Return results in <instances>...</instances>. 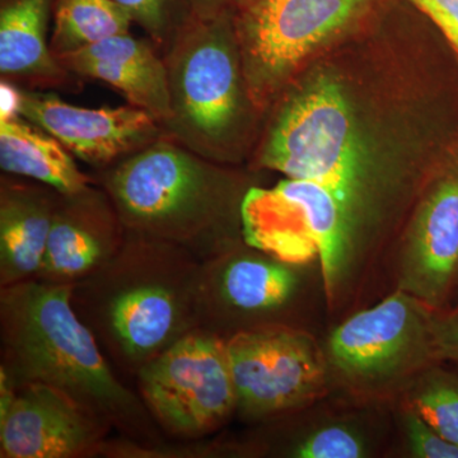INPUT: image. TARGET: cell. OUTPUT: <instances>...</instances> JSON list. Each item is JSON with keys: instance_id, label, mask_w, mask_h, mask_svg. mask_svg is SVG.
Segmentation results:
<instances>
[{"instance_id": "cell-21", "label": "cell", "mask_w": 458, "mask_h": 458, "mask_svg": "<svg viewBox=\"0 0 458 458\" xmlns=\"http://www.w3.org/2000/svg\"><path fill=\"white\" fill-rule=\"evenodd\" d=\"M122 5L132 22L146 32L147 38L164 55L185 23L192 0H114Z\"/></svg>"}, {"instance_id": "cell-6", "label": "cell", "mask_w": 458, "mask_h": 458, "mask_svg": "<svg viewBox=\"0 0 458 458\" xmlns=\"http://www.w3.org/2000/svg\"><path fill=\"white\" fill-rule=\"evenodd\" d=\"M242 236L246 245L289 264L318 255L330 300L343 291L358 262L342 208L313 181L288 179L271 189L252 186L242 203Z\"/></svg>"}, {"instance_id": "cell-9", "label": "cell", "mask_w": 458, "mask_h": 458, "mask_svg": "<svg viewBox=\"0 0 458 458\" xmlns=\"http://www.w3.org/2000/svg\"><path fill=\"white\" fill-rule=\"evenodd\" d=\"M237 410L267 417L310 403L324 390L325 369L309 336L288 327L225 337Z\"/></svg>"}, {"instance_id": "cell-17", "label": "cell", "mask_w": 458, "mask_h": 458, "mask_svg": "<svg viewBox=\"0 0 458 458\" xmlns=\"http://www.w3.org/2000/svg\"><path fill=\"white\" fill-rule=\"evenodd\" d=\"M59 194L38 181L0 177V288L38 276Z\"/></svg>"}, {"instance_id": "cell-10", "label": "cell", "mask_w": 458, "mask_h": 458, "mask_svg": "<svg viewBox=\"0 0 458 458\" xmlns=\"http://www.w3.org/2000/svg\"><path fill=\"white\" fill-rule=\"evenodd\" d=\"M426 304L400 291L346 319L328 339L334 369L358 386L390 381L417 360L436 358Z\"/></svg>"}, {"instance_id": "cell-2", "label": "cell", "mask_w": 458, "mask_h": 458, "mask_svg": "<svg viewBox=\"0 0 458 458\" xmlns=\"http://www.w3.org/2000/svg\"><path fill=\"white\" fill-rule=\"evenodd\" d=\"M201 265L185 249L126 231L122 249L72 288V306L108 360L137 376L200 328Z\"/></svg>"}, {"instance_id": "cell-27", "label": "cell", "mask_w": 458, "mask_h": 458, "mask_svg": "<svg viewBox=\"0 0 458 458\" xmlns=\"http://www.w3.org/2000/svg\"><path fill=\"white\" fill-rule=\"evenodd\" d=\"M343 2H346L349 3V4L354 5V7L360 12V13H363V12L366 11V9L369 8V5L375 2V0H343Z\"/></svg>"}, {"instance_id": "cell-26", "label": "cell", "mask_w": 458, "mask_h": 458, "mask_svg": "<svg viewBox=\"0 0 458 458\" xmlns=\"http://www.w3.org/2000/svg\"><path fill=\"white\" fill-rule=\"evenodd\" d=\"M0 120L14 119L20 116L21 89L8 81L0 80Z\"/></svg>"}, {"instance_id": "cell-4", "label": "cell", "mask_w": 458, "mask_h": 458, "mask_svg": "<svg viewBox=\"0 0 458 458\" xmlns=\"http://www.w3.org/2000/svg\"><path fill=\"white\" fill-rule=\"evenodd\" d=\"M218 0H192L164 54L172 114L165 137L218 162L242 153L256 106L247 84L234 14Z\"/></svg>"}, {"instance_id": "cell-8", "label": "cell", "mask_w": 458, "mask_h": 458, "mask_svg": "<svg viewBox=\"0 0 458 458\" xmlns=\"http://www.w3.org/2000/svg\"><path fill=\"white\" fill-rule=\"evenodd\" d=\"M300 284L294 264L240 243L201 265L200 328L225 339L252 328L283 327L279 319Z\"/></svg>"}, {"instance_id": "cell-15", "label": "cell", "mask_w": 458, "mask_h": 458, "mask_svg": "<svg viewBox=\"0 0 458 458\" xmlns=\"http://www.w3.org/2000/svg\"><path fill=\"white\" fill-rule=\"evenodd\" d=\"M56 59L82 80L114 87L129 105L143 108L161 126L170 119L167 69L164 56L148 38L125 33Z\"/></svg>"}, {"instance_id": "cell-28", "label": "cell", "mask_w": 458, "mask_h": 458, "mask_svg": "<svg viewBox=\"0 0 458 458\" xmlns=\"http://www.w3.org/2000/svg\"><path fill=\"white\" fill-rule=\"evenodd\" d=\"M218 2L225 3L228 7L234 8V11H237V9L242 8L243 5H246L250 0H218Z\"/></svg>"}, {"instance_id": "cell-25", "label": "cell", "mask_w": 458, "mask_h": 458, "mask_svg": "<svg viewBox=\"0 0 458 458\" xmlns=\"http://www.w3.org/2000/svg\"><path fill=\"white\" fill-rule=\"evenodd\" d=\"M433 348L436 360L458 363V307L445 315L434 316Z\"/></svg>"}, {"instance_id": "cell-20", "label": "cell", "mask_w": 458, "mask_h": 458, "mask_svg": "<svg viewBox=\"0 0 458 458\" xmlns=\"http://www.w3.org/2000/svg\"><path fill=\"white\" fill-rule=\"evenodd\" d=\"M414 410L448 442L458 445V377L433 373L419 386Z\"/></svg>"}, {"instance_id": "cell-14", "label": "cell", "mask_w": 458, "mask_h": 458, "mask_svg": "<svg viewBox=\"0 0 458 458\" xmlns=\"http://www.w3.org/2000/svg\"><path fill=\"white\" fill-rule=\"evenodd\" d=\"M400 291L442 310L458 295V172L428 191L403 247Z\"/></svg>"}, {"instance_id": "cell-19", "label": "cell", "mask_w": 458, "mask_h": 458, "mask_svg": "<svg viewBox=\"0 0 458 458\" xmlns=\"http://www.w3.org/2000/svg\"><path fill=\"white\" fill-rule=\"evenodd\" d=\"M49 47L55 57L131 33V17L114 0H55Z\"/></svg>"}, {"instance_id": "cell-3", "label": "cell", "mask_w": 458, "mask_h": 458, "mask_svg": "<svg viewBox=\"0 0 458 458\" xmlns=\"http://www.w3.org/2000/svg\"><path fill=\"white\" fill-rule=\"evenodd\" d=\"M92 176L126 231L179 246L200 261L245 242L242 203L252 186L171 138Z\"/></svg>"}, {"instance_id": "cell-5", "label": "cell", "mask_w": 458, "mask_h": 458, "mask_svg": "<svg viewBox=\"0 0 458 458\" xmlns=\"http://www.w3.org/2000/svg\"><path fill=\"white\" fill-rule=\"evenodd\" d=\"M255 152V167L327 188L351 228L355 254L375 209L379 177L370 164L343 84L318 73L286 93Z\"/></svg>"}, {"instance_id": "cell-24", "label": "cell", "mask_w": 458, "mask_h": 458, "mask_svg": "<svg viewBox=\"0 0 458 458\" xmlns=\"http://www.w3.org/2000/svg\"><path fill=\"white\" fill-rule=\"evenodd\" d=\"M439 27L458 54V0H406Z\"/></svg>"}, {"instance_id": "cell-12", "label": "cell", "mask_w": 458, "mask_h": 458, "mask_svg": "<svg viewBox=\"0 0 458 458\" xmlns=\"http://www.w3.org/2000/svg\"><path fill=\"white\" fill-rule=\"evenodd\" d=\"M111 430L62 391L42 384L21 385L0 417V457L92 456L101 454Z\"/></svg>"}, {"instance_id": "cell-13", "label": "cell", "mask_w": 458, "mask_h": 458, "mask_svg": "<svg viewBox=\"0 0 458 458\" xmlns=\"http://www.w3.org/2000/svg\"><path fill=\"white\" fill-rule=\"evenodd\" d=\"M125 236L113 200L98 183L80 191L60 192L35 279L50 284H77L111 260Z\"/></svg>"}, {"instance_id": "cell-1", "label": "cell", "mask_w": 458, "mask_h": 458, "mask_svg": "<svg viewBox=\"0 0 458 458\" xmlns=\"http://www.w3.org/2000/svg\"><path fill=\"white\" fill-rule=\"evenodd\" d=\"M72 288L36 279L0 288V370L16 387L42 384L62 391L126 441L157 445L155 419L114 376L72 306Z\"/></svg>"}, {"instance_id": "cell-11", "label": "cell", "mask_w": 458, "mask_h": 458, "mask_svg": "<svg viewBox=\"0 0 458 458\" xmlns=\"http://www.w3.org/2000/svg\"><path fill=\"white\" fill-rule=\"evenodd\" d=\"M20 116L49 132L74 158L105 170L164 137L161 123L143 108H86L50 90L21 89Z\"/></svg>"}, {"instance_id": "cell-7", "label": "cell", "mask_w": 458, "mask_h": 458, "mask_svg": "<svg viewBox=\"0 0 458 458\" xmlns=\"http://www.w3.org/2000/svg\"><path fill=\"white\" fill-rule=\"evenodd\" d=\"M144 405L165 432L200 437L237 410L225 337L198 328L135 376Z\"/></svg>"}, {"instance_id": "cell-29", "label": "cell", "mask_w": 458, "mask_h": 458, "mask_svg": "<svg viewBox=\"0 0 458 458\" xmlns=\"http://www.w3.org/2000/svg\"><path fill=\"white\" fill-rule=\"evenodd\" d=\"M456 307H458V295H457V304H456Z\"/></svg>"}, {"instance_id": "cell-16", "label": "cell", "mask_w": 458, "mask_h": 458, "mask_svg": "<svg viewBox=\"0 0 458 458\" xmlns=\"http://www.w3.org/2000/svg\"><path fill=\"white\" fill-rule=\"evenodd\" d=\"M55 0H0V80L33 90L82 89L84 80L51 53L47 27Z\"/></svg>"}, {"instance_id": "cell-22", "label": "cell", "mask_w": 458, "mask_h": 458, "mask_svg": "<svg viewBox=\"0 0 458 458\" xmlns=\"http://www.w3.org/2000/svg\"><path fill=\"white\" fill-rule=\"evenodd\" d=\"M292 454L298 458H360L366 456L367 443L351 428L328 426L307 436Z\"/></svg>"}, {"instance_id": "cell-23", "label": "cell", "mask_w": 458, "mask_h": 458, "mask_svg": "<svg viewBox=\"0 0 458 458\" xmlns=\"http://www.w3.org/2000/svg\"><path fill=\"white\" fill-rule=\"evenodd\" d=\"M405 428L412 456L418 458H458V445L448 442L415 410L406 414Z\"/></svg>"}, {"instance_id": "cell-18", "label": "cell", "mask_w": 458, "mask_h": 458, "mask_svg": "<svg viewBox=\"0 0 458 458\" xmlns=\"http://www.w3.org/2000/svg\"><path fill=\"white\" fill-rule=\"evenodd\" d=\"M0 167L4 174L47 183L63 194L95 183L60 141L22 116L0 120Z\"/></svg>"}]
</instances>
